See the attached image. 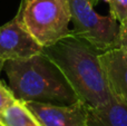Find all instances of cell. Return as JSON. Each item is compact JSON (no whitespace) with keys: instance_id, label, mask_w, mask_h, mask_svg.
<instances>
[{"instance_id":"obj_1","label":"cell","mask_w":127,"mask_h":126,"mask_svg":"<svg viewBox=\"0 0 127 126\" xmlns=\"http://www.w3.org/2000/svg\"><path fill=\"white\" fill-rule=\"evenodd\" d=\"M100 53L71 32L56 44L42 48V54L59 69L78 99L92 108L113 99L99 63Z\"/></svg>"},{"instance_id":"obj_2","label":"cell","mask_w":127,"mask_h":126,"mask_svg":"<svg viewBox=\"0 0 127 126\" xmlns=\"http://www.w3.org/2000/svg\"><path fill=\"white\" fill-rule=\"evenodd\" d=\"M3 69L10 89L22 102L68 105L78 97L59 69L42 54L22 60H8Z\"/></svg>"},{"instance_id":"obj_3","label":"cell","mask_w":127,"mask_h":126,"mask_svg":"<svg viewBox=\"0 0 127 126\" xmlns=\"http://www.w3.org/2000/svg\"><path fill=\"white\" fill-rule=\"evenodd\" d=\"M18 12L25 28L42 48L56 44L71 32L68 0H22Z\"/></svg>"},{"instance_id":"obj_4","label":"cell","mask_w":127,"mask_h":126,"mask_svg":"<svg viewBox=\"0 0 127 126\" xmlns=\"http://www.w3.org/2000/svg\"><path fill=\"white\" fill-rule=\"evenodd\" d=\"M74 28L71 33L104 53L119 47V24L112 17L101 16L88 0H68Z\"/></svg>"},{"instance_id":"obj_5","label":"cell","mask_w":127,"mask_h":126,"mask_svg":"<svg viewBox=\"0 0 127 126\" xmlns=\"http://www.w3.org/2000/svg\"><path fill=\"white\" fill-rule=\"evenodd\" d=\"M42 47L33 39L20 20L19 12L7 24L0 26V63L22 60L38 55Z\"/></svg>"},{"instance_id":"obj_6","label":"cell","mask_w":127,"mask_h":126,"mask_svg":"<svg viewBox=\"0 0 127 126\" xmlns=\"http://www.w3.org/2000/svg\"><path fill=\"white\" fill-rule=\"evenodd\" d=\"M41 126H88V106L81 100L68 105L24 102Z\"/></svg>"},{"instance_id":"obj_7","label":"cell","mask_w":127,"mask_h":126,"mask_svg":"<svg viewBox=\"0 0 127 126\" xmlns=\"http://www.w3.org/2000/svg\"><path fill=\"white\" fill-rule=\"evenodd\" d=\"M99 63L112 98L127 107V53L122 47L109 49L100 53Z\"/></svg>"},{"instance_id":"obj_8","label":"cell","mask_w":127,"mask_h":126,"mask_svg":"<svg viewBox=\"0 0 127 126\" xmlns=\"http://www.w3.org/2000/svg\"><path fill=\"white\" fill-rule=\"evenodd\" d=\"M88 126H127V107L112 99L99 107H88Z\"/></svg>"},{"instance_id":"obj_9","label":"cell","mask_w":127,"mask_h":126,"mask_svg":"<svg viewBox=\"0 0 127 126\" xmlns=\"http://www.w3.org/2000/svg\"><path fill=\"white\" fill-rule=\"evenodd\" d=\"M0 126H41L22 100L17 99L0 113Z\"/></svg>"},{"instance_id":"obj_10","label":"cell","mask_w":127,"mask_h":126,"mask_svg":"<svg viewBox=\"0 0 127 126\" xmlns=\"http://www.w3.org/2000/svg\"><path fill=\"white\" fill-rule=\"evenodd\" d=\"M109 6V15L119 24L127 28V0H105Z\"/></svg>"},{"instance_id":"obj_11","label":"cell","mask_w":127,"mask_h":126,"mask_svg":"<svg viewBox=\"0 0 127 126\" xmlns=\"http://www.w3.org/2000/svg\"><path fill=\"white\" fill-rule=\"evenodd\" d=\"M17 100L16 96L13 95L12 91L6 86L3 83L0 82V113L8 108L10 105Z\"/></svg>"},{"instance_id":"obj_12","label":"cell","mask_w":127,"mask_h":126,"mask_svg":"<svg viewBox=\"0 0 127 126\" xmlns=\"http://www.w3.org/2000/svg\"><path fill=\"white\" fill-rule=\"evenodd\" d=\"M119 47L127 53V28L119 26Z\"/></svg>"},{"instance_id":"obj_13","label":"cell","mask_w":127,"mask_h":126,"mask_svg":"<svg viewBox=\"0 0 127 126\" xmlns=\"http://www.w3.org/2000/svg\"><path fill=\"white\" fill-rule=\"evenodd\" d=\"M88 1H89V3L92 4L93 7H96L97 4L99 3V1H100V0H88Z\"/></svg>"},{"instance_id":"obj_14","label":"cell","mask_w":127,"mask_h":126,"mask_svg":"<svg viewBox=\"0 0 127 126\" xmlns=\"http://www.w3.org/2000/svg\"><path fill=\"white\" fill-rule=\"evenodd\" d=\"M2 68H3V65L0 63V73H1V69H2Z\"/></svg>"}]
</instances>
